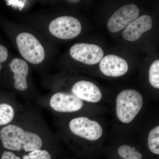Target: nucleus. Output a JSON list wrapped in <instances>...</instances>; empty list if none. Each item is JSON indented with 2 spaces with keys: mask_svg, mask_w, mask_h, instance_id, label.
<instances>
[{
  "mask_svg": "<svg viewBox=\"0 0 159 159\" xmlns=\"http://www.w3.org/2000/svg\"><path fill=\"white\" fill-rule=\"evenodd\" d=\"M3 146L11 151L32 152L43 146L41 138L37 134L24 130L18 125L10 124L0 131Z\"/></svg>",
  "mask_w": 159,
  "mask_h": 159,
  "instance_id": "nucleus-1",
  "label": "nucleus"
},
{
  "mask_svg": "<svg viewBox=\"0 0 159 159\" xmlns=\"http://www.w3.org/2000/svg\"><path fill=\"white\" fill-rule=\"evenodd\" d=\"M117 116L123 123H129L134 120L142 107L143 99L138 91L125 90L119 93L116 100Z\"/></svg>",
  "mask_w": 159,
  "mask_h": 159,
  "instance_id": "nucleus-2",
  "label": "nucleus"
},
{
  "mask_svg": "<svg viewBox=\"0 0 159 159\" xmlns=\"http://www.w3.org/2000/svg\"><path fill=\"white\" fill-rule=\"evenodd\" d=\"M16 44L21 55L26 60L34 65L39 64L45 57L44 49L33 34L23 32L17 35Z\"/></svg>",
  "mask_w": 159,
  "mask_h": 159,
  "instance_id": "nucleus-3",
  "label": "nucleus"
},
{
  "mask_svg": "<svg viewBox=\"0 0 159 159\" xmlns=\"http://www.w3.org/2000/svg\"><path fill=\"white\" fill-rule=\"evenodd\" d=\"M50 33L53 36L62 39L77 37L81 33L82 26L80 22L71 16L58 17L52 20L49 26Z\"/></svg>",
  "mask_w": 159,
  "mask_h": 159,
  "instance_id": "nucleus-4",
  "label": "nucleus"
},
{
  "mask_svg": "<svg viewBox=\"0 0 159 159\" xmlns=\"http://www.w3.org/2000/svg\"><path fill=\"white\" fill-rule=\"evenodd\" d=\"M139 8L134 4L122 6L111 16L107 22V29L112 33L119 32L139 17Z\"/></svg>",
  "mask_w": 159,
  "mask_h": 159,
  "instance_id": "nucleus-5",
  "label": "nucleus"
},
{
  "mask_svg": "<svg viewBox=\"0 0 159 159\" xmlns=\"http://www.w3.org/2000/svg\"><path fill=\"white\" fill-rule=\"evenodd\" d=\"M70 53L73 59L89 65L100 62L104 55L99 46L84 43L75 44L71 47Z\"/></svg>",
  "mask_w": 159,
  "mask_h": 159,
  "instance_id": "nucleus-6",
  "label": "nucleus"
},
{
  "mask_svg": "<svg viewBox=\"0 0 159 159\" xmlns=\"http://www.w3.org/2000/svg\"><path fill=\"white\" fill-rule=\"evenodd\" d=\"M71 131L76 135L95 141L101 138L102 129L99 123L86 117H80L72 119L69 124Z\"/></svg>",
  "mask_w": 159,
  "mask_h": 159,
  "instance_id": "nucleus-7",
  "label": "nucleus"
},
{
  "mask_svg": "<svg viewBox=\"0 0 159 159\" xmlns=\"http://www.w3.org/2000/svg\"><path fill=\"white\" fill-rule=\"evenodd\" d=\"M51 108L59 112H72L81 109L83 107L82 100L74 94L56 93L50 101Z\"/></svg>",
  "mask_w": 159,
  "mask_h": 159,
  "instance_id": "nucleus-8",
  "label": "nucleus"
},
{
  "mask_svg": "<svg viewBox=\"0 0 159 159\" xmlns=\"http://www.w3.org/2000/svg\"><path fill=\"white\" fill-rule=\"evenodd\" d=\"M99 69L106 76L118 77L126 74L129 66L126 61L122 57L109 54L102 57L100 61Z\"/></svg>",
  "mask_w": 159,
  "mask_h": 159,
  "instance_id": "nucleus-9",
  "label": "nucleus"
},
{
  "mask_svg": "<svg viewBox=\"0 0 159 159\" xmlns=\"http://www.w3.org/2000/svg\"><path fill=\"white\" fill-rule=\"evenodd\" d=\"M152 20L150 16L144 15L137 18L122 32L124 39L129 42H134L141 37L144 32L152 28Z\"/></svg>",
  "mask_w": 159,
  "mask_h": 159,
  "instance_id": "nucleus-10",
  "label": "nucleus"
},
{
  "mask_svg": "<svg viewBox=\"0 0 159 159\" xmlns=\"http://www.w3.org/2000/svg\"><path fill=\"white\" fill-rule=\"evenodd\" d=\"M74 95L81 100L97 102L102 99L101 91L96 84L86 80H80L72 87Z\"/></svg>",
  "mask_w": 159,
  "mask_h": 159,
  "instance_id": "nucleus-11",
  "label": "nucleus"
},
{
  "mask_svg": "<svg viewBox=\"0 0 159 159\" xmlns=\"http://www.w3.org/2000/svg\"><path fill=\"white\" fill-rule=\"evenodd\" d=\"M10 67L14 74L13 78L15 88L20 91L27 90L28 87L27 77L29 71L27 63L20 58H14L11 61Z\"/></svg>",
  "mask_w": 159,
  "mask_h": 159,
  "instance_id": "nucleus-12",
  "label": "nucleus"
},
{
  "mask_svg": "<svg viewBox=\"0 0 159 159\" xmlns=\"http://www.w3.org/2000/svg\"><path fill=\"white\" fill-rule=\"evenodd\" d=\"M13 107L7 103L0 104V125H5L11 122L14 118Z\"/></svg>",
  "mask_w": 159,
  "mask_h": 159,
  "instance_id": "nucleus-13",
  "label": "nucleus"
},
{
  "mask_svg": "<svg viewBox=\"0 0 159 159\" xmlns=\"http://www.w3.org/2000/svg\"><path fill=\"white\" fill-rule=\"evenodd\" d=\"M148 148L152 153L159 154V126L152 129L148 136Z\"/></svg>",
  "mask_w": 159,
  "mask_h": 159,
  "instance_id": "nucleus-14",
  "label": "nucleus"
},
{
  "mask_svg": "<svg viewBox=\"0 0 159 159\" xmlns=\"http://www.w3.org/2000/svg\"><path fill=\"white\" fill-rule=\"evenodd\" d=\"M118 153L124 159H142V154L136 150L135 147L127 145H123L118 148Z\"/></svg>",
  "mask_w": 159,
  "mask_h": 159,
  "instance_id": "nucleus-15",
  "label": "nucleus"
},
{
  "mask_svg": "<svg viewBox=\"0 0 159 159\" xmlns=\"http://www.w3.org/2000/svg\"><path fill=\"white\" fill-rule=\"evenodd\" d=\"M149 81L151 85L159 88V60H156L150 66L149 70Z\"/></svg>",
  "mask_w": 159,
  "mask_h": 159,
  "instance_id": "nucleus-16",
  "label": "nucleus"
},
{
  "mask_svg": "<svg viewBox=\"0 0 159 159\" xmlns=\"http://www.w3.org/2000/svg\"><path fill=\"white\" fill-rule=\"evenodd\" d=\"M43 150L39 149L31 152L28 155L23 156V159H43Z\"/></svg>",
  "mask_w": 159,
  "mask_h": 159,
  "instance_id": "nucleus-17",
  "label": "nucleus"
},
{
  "mask_svg": "<svg viewBox=\"0 0 159 159\" xmlns=\"http://www.w3.org/2000/svg\"><path fill=\"white\" fill-rule=\"evenodd\" d=\"M8 57V51L4 46L0 45V70L2 68L1 64L5 62Z\"/></svg>",
  "mask_w": 159,
  "mask_h": 159,
  "instance_id": "nucleus-18",
  "label": "nucleus"
},
{
  "mask_svg": "<svg viewBox=\"0 0 159 159\" xmlns=\"http://www.w3.org/2000/svg\"><path fill=\"white\" fill-rule=\"evenodd\" d=\"M1 159H21L10 151H5L3 153Z\"/></svg>",
  "mask_w": 159,
  "mask_h": 159,
  "instance_id": "nucleus-19",
  "label": "nucleus"
},
{
  "mask_svg": "<svg viewBox=\"0 0 159 159\" xmlns=\"http://www.w3.org/2000/svg\"><path fill=\"white\" fill-rule=\"evenodd\" d=\"M68 2L71 3H77L79 2V1H78V0H77H77H72V1H68Z\"/></svg>",
  "mask_w": 159,
  "mask_h": 159,
  "instance_id": "nucleus-20",
  "label": "nucleus"
}]
</instances>
